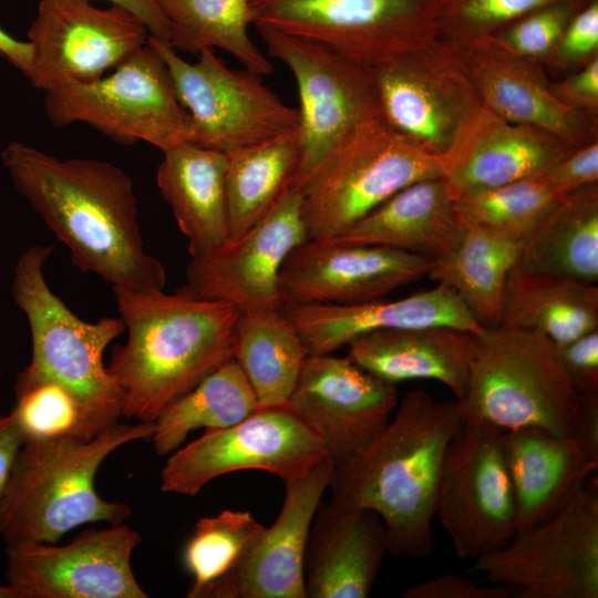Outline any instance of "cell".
<instances>
[{
    "label": "cell",
    "instance_id": "cell-24",
    "mask_svg": "<svg viewBox=\"0 0 598 598\" xmlns=\"http://www.w3.org/2000/svg\"><path fill=\"white\" fill-rule=\"evenodd\" d=\"M282 311L309 355L332 353L375 330L445 326L476 333L483 328L458 296L440 283L395 300L287 306Z\"/></svg>",
    "mask_w": 598,
    "mask_h": 598
},
{
    "label": "cell",
    "instance_id": "cell-30",
    "mask_svg": "<svg viewBox=\"0 0 598 598\" xmlns=\"http://www.w3.org/2000/svg\"><path fill=\"white\" fill-rule=\"evenodd\" d=\"M499 326L537 330L556 344L598 330L597 283L516 262L505 281Z\"/></svg>",
    "mask_w": 598,
    "mask_h": 598
},
{
    "label": "cell",
    "instance_id": "cell-19",
    "mask_svg": "<svg viewBox=\"0 0 598 598\" xmlns=\"http://www.w3.org/2000/svg\"><path fill=\"white\" fill-rule=\"evenodd\" d=\"M399 401L394 384L327 353L306 358L289 403L337 465L378 439Z\"/></svg>",
    "mask_w": 598,
    "mask_h": 598
},
{
    "label": "cell",
    "instance_id": "cell-40",
    "mask_svg": "<svg viewBox=\"0 0 598 598\" xmlns=\"http://www.w3.org/2000/svg\"><path fill=\"white\" fill-rule=\"evenodd\" d=\"M557 0H440L439 38L453 43L495 34L526 13Z\"/></svg>",
    "mask_w": 598,
    "mask_h": 598
},
{
    "label": "cell",
    "instance_id": "cell-48",
    "mask_svg": "<svg viewBox=\"0 0 598 598\" xmlns=\"http://www.w3.org/2000/svg\"><path fill=\"white\" fill-rule=\"evenodd\" d=\"M24 436L11 414H0V503Z\"/></svg>",
    "mask_w": 598,
    "mask_h": 598
},
{
    "label": "cell",
    "instance_id": "cell-1",
    "mask_svg": "<svg viewBox=\"0 0 598 598\" xmlns=\"http://www.w3.org/2000/svg\"><path fill=\"white\" fill-rule=\"evenodd\" d=\"M9 177L74 266L113 288L164 289L163 264L144 248L131 177L95 158L62 159L21 142L1 153Z\"/></svg>",
    "mask_w": 598,
    "mask_h": 598
},
{
    "label": "cell",
    "instance_id": "cell-2",
    "mask_svg": "<svg viewBox=\"0 0 598 598\" xmlns=\"http://www.w3.org/2000/svg\"><path fill=\"white\" fill-rule=\"evenodd\" d=\"M464 420L456 399L406 393L377 440L333 465L329 501L375 512L388 530L389 553L429 556L444 455Z\"/></svg>",
    "mask_w": 598,
    "mask_h": 598
},
{
    "label": "cell",
    "instance_id": "cell-6",
    "mask_svg": "<svg viewBox=\"0 0 598 598\" xmlns=\"http://www.w3.org/2000/svg\"><path fill=\"white\" fill-rule=\"evenodd\" d=\"M53 246L34 245L18 258L11 295L24 313L31 334L30 363L19 373L55 380L72 390L109 424L123 415L124 392L104 365L107 346L125 331L122 319L86 322L49 287L44 265Z\"/></svg>",
    "mask_w": 598,
    "mask_h": 598
},
{
    "label": "cell",
    "instance_id": "cell-32",
    "mask_svg": "<svg viewBox=\"0 0 598 598\" xmlns=\"http://www.w3.org/2000/svg\"><path fill=\"white\" fill-rule=\"evenodd\" d=\"M517 264L598 281V184L561 197L520 241Z\"/></svg>",
    "mask_w": 598,
    "mask_h": 598
},
{
    "label": "cell",
    "instance_id": "cell-29",
    "mask_svg": "<svg viewBox=\"0 0 598 598\" xmlns=\"http://www.w3.org/2000/svg\"><path fill=\"white\" fill-rule=\"evenodd\" d=\"M460 215L441 176L402 188L346 233L329 238L377 245L434 259L454 240Z\"/></svg>",
    "mask_w": 598,
    "mask_h": 598
},
{
    "label": "cell",
    "instance_id": "cell-45",
    "mask_svg": "<svg viewBox=\"0 0 598 598\" xmlns=\"http://www.w3.org/2000/svg\"><path fill=\"white\" fill-rule=\"evenodd\" d=\"M550 87L565 106L598 123V56L564 79L550 82Z\"/></svg>",
    "mask_w": 598,
    "mask_h": 598
},
{
    "label": "cell",
    "instance_id": "cell-23",
    "mask_svg": "<svg viewBox=\"0 0 598 598\" xmlns=\"http://www.w3.org/2000/svg\"><path fill=\"white\" fill-rule=\"evenodd\" d=\"M386 553L388 530L375 512L321 501L303 555L306 597H368Z\"/></svg>",
    "mask_w": 598,
    "mask_h": 598
},
{
    "label": "cell",
    "instance_id": "cell-26",
    "mask_svg": "<svg viewBox=\"0 0 598 598\" xmlns=\"http://www.w3.org/2000/svg\"><path fill=\"white\" fill-rule=\"evenodd\" d=\"M333 463L326 457L285 482L282 507L260 539L239 579L237 598H307L303 555L309 528L329 487Z\"/></svg>",
    "mask_w": 598,
    "mask_h": 598
},
{
    "label": "cell",
    "instance_id": "cell-33",
    "mask_svg": "<svg viewBox=\"0 0 598 598\" xmlns=\"http://www.w3.org/2000/svg\"><path fill=\"white\" fill-rule=\"evenodd\" d=\"M308 355L282 309L239 313L234 359L260 406L289 403Z\"/></svg>",
    "mask_w": 598,
    "mask_h": 598
},
{
    "label": "cell",
    "instance_id": "cell-8",
    "mask_svg": "<svg viewBox=\"0 0 598 598\" xmlns=\"http://www.w3.org/2000/svg\"><path fill=\"white\" fill-rule=\"evenodd\" d=\"M441 159L377 118L360 126L299 189L308 239L338 237L408 185L441 176Z\"/></svg>",
    "mask_w": 598,
    "mask_h": 598
},
{
    "label": "cell",
    "instance_id": "cell-5",
    "mask_svg": "<svg viewBox=\"0 0 598 598\" xmlns=\"http://www.w3.org/2000/svg\"><path fill=\"white\" fill-rule=\"evenodd\" d=\"M580 395L547 336L497 326L473 333L464 417L503 431L536 426L570 435Z\"/></svg>",
    "mask_w": 598,
    "mask_h": 598
},
{
    "label": "cell",
    "instance_id": "cell-49",
    "mask_svg": "<svg viewBox=\"0 0 598 598\" xmlns=\"http://www.w3.org/2000/svg\"><path fill=\"white\" fill-rule=\"evenodd\" d=\"M122 7L137 17L146 27L150 35L168 42L169 28L155 0H106Z\"/></svg>",
    "mask_w": 598,
    "mask_h": 598
},
{
    "label": "cell",
    "instance_id": "cell-35",
    "mask_svg": "<svg viewBox=\"0 0 598 598\" xmlns=\"http://www.w3.org/2000/svg\"><path fill=\"white\" fill-rule=\"evenodd\" d=\"M225 154L227 240H234L292 187L299 155L298 130Z\"/></svg>",
    "mask_w": 598,
    "mask_h": 598
},
{
    "label": "cell",
    "instance_id": "cell-44",
    "mask_svg": "<svg viewBox=\"0 0 598 598\" xmlns=\"http://www.w3.org/2000/svg\"><path fill=\"white\" fill-rule=\"evenodd\" d=\"M543 177L565 194L598 184V140L571 148Z\"/></svg>",
    "mask_w": 598,
    "mask_h": 598
},
{
    "label": "cell",
    "instance_id": "cell-18",
    "mask_svg": "<svg viewBox=\"0 0 598 598\" xmlns=\"http://www.w3.org/2000/svg\"><path fill=\"white\" fill-rule=\"evenodd\" d=\"M140 542L120 523L86 529L64 546L6 545V578L20 598H147L131 567Z\"/></svg>",
    "mask_w": 598,
    "mask_h": 598
},
{
    "label": "cell",
    "instance_id": "cell-37",
    "mask_svg": "<svg viewBox=\"0 0 598 598\" xmlns=\"http://www.w3.org/2000/svg\"><path fill=\"white\" fill-rule=\"evenodd\" d=\"M169 28L176 51L198 54L220 49L259 76L274 66L249 35L251 0H155Z\"/></svg>",
    "mask_w": 598,
    "mask_h": 598
},
{
    "label": "cell",
    "instance_id": "cell-34",
    "mask_svg": "<svg viewBox=\"0 0 598 598\" xmlns=\"http://www.w3.org/2000/svg\"><path fill=\"white\" fill-rule=\"evenodd\" d=\"M265 529L248 511L224 509L196 524L184 554L188 598H237L239 579Z\"/></svg>",
    "mask_w": 598,
    "mask_h": 598
},
{
    "label": "cell",
    "instance_id": "cell-27",
    "mask_svg": "<svg viewBox=\"0 0 598 598\" xmlns=\"http://www.w3.org/2000/svg\"><path fill=\"white\" fill-rule=\"evenodd\" d=\"M473 333L445 326L384 329L363 333L348 344V358L395 385L434 380L462 402L466 394Z\"/></svg>",
    "mask_w": 598,
    "mask_h": 598
},
{
    "label": "cell",
    "instance_id": "cell-16",
    "mask_svg": "<svg viewBox=\"0 0 598 598\" xmlns=\"http://www.w3.org/2000/svg\"><path fill=\"white\" fill-rule=\"evenodd\" d=\"M31 63L25 76L49 92L94 81L147 43L148 31L126 9L90 0H41L28 30Z\"/></svg>",
    "mask_w": 598,
    "mask_h": 598
},
{
    "label": "cell",
    "instance_id": "cell-42",
    "mask_svg": "<svg viewBox=\"0 0 598 598\" xmlns=\"http://www.w3.org/2000/svg\"><path fill=\"white\" fill-rule=\"evenodd\" d=\"M598 56V0H588L568 22L544 64L576 70Z\"/></svg>",
    "mask_w": 598,
    "mask_h": 598
},
{
    "label": "cell",
    "instance_id": "cell-22",
    "mask_svg": "<svg viewBox=\"0 0 598 598\" xmlns=\"http://www.w3.org/2000/svg\"><path fill=\"white\" fill-rule=\"evenodd\" d=\"M455 44L482 106L575 146L598 140V123L554 95L542 63L508 51L492 35Z\"/></svg>",
    "mask_w": 598,
    "mask_h": 598
},
{
    "label": "cell",
    "instance_id": "cell-36",
    "mask_svg": "<svg viewBox=\"0 0 598 598\" xmlns=\"http://www.w3.org/2000/svg\"><path fill=\"white\" fill-rule=\"evenodd\" d=\"M259 408L249 382L233 358L159 413L151 437L154 450L161 456L172 454L190 432L202 427L205 431L227 429Z\"/></svg>",
    "mask_w": 598,
    "mask_h": 598
},
{
    "label": "cell",
    "instance_id": "cell-41",
    "mask_svg": "<svg viewBox=\"0 0 598 598\" xmlns=\"http://www.w3.org/2000/svg\"><path fill=\"white\" fill-rule=\"evenodd\" d=\"M588 0H557L498 30L494 37L508 51L544 65L568 22Z\"/></svg>",
    "mask_w": 598,
    "mask_h": 598
},
{
    "label": "cell",
    "instance_id": "cell-20",
    "mask_svg": "<svg viewBox=\"0 0 598 598\" xmlns=\"http://www.w3.org/2000/svg\"><path fill=\"white\" fill-rule=\"evenodd\" d=\"M431 259L404 250L307 239L279 275L282 307L353 305L383 298L427 275Z\"/></svg>",
    "mask_w": 598,
    "mask_h": 598
},
{
    "label": "cell",
    "instance_id": "cell-46",
    "mask_svg": "<svg viewBox=\"0 0 598 598\" xmlns=\"http://www.w3.org/2000/svg\"><path fill=\"white\" fill-rule=\"evenodd\" d=\"M404 598H509L507 588L489 584L481 586L471 579L443 574L410 586L402 595Z\"/></svg>",
    "mask_w": 598,
    "mask_h": 598
},
{
    "label": "cell",
    "instance_id": "cell-17",
    "mask_svg": "<svg viewBox=\"0 0 598 598\" xmlns=\"http://www.w3.org/2000/svg\"><path fill=\"white\" fill-rule=\"evenodd\" d=\"M307 239L301 193L291 187L241 236L192 258L179 290L226 301L240 312L282 309L281 267Z\"/></svg>",
    "mask_w": 598,
    "mask_h": 598
},
{
    "label": "cell",
    "instance_id": "cell-15",
    "mask_svg": "<svg viewBox=\"0 0 598 598\" xmlns=\"http://www.w3.org/2000/svg\"><path fill=\"white\" fill-rule=\"evenodd\" d=\"M371 71L385 123L432 156L446 152L481 105L457 45L440 38Z\"/></svg>",
    "mask_w": 598,
    "mask_h": 598
},
{
    "label": "cell",
    "instance_id": "cell-47",
    "mask_svg": "<svg viewBox=\"0 0 598 598\" xmlns=\"http://www.w3.org/2000/svg\"><path fill=\"white\" fill-rule=\"evenodd\" d=\"M579 395L577 419L570 436L588 457L598 462V392Z\"/></svg>",
    "mask_w": 598,
    "mask_h": 598
},
{
    "label": "cell",
    "instance_id": "cell-13",
    "mask_svg": "<svg viewBox=\"0 0 598 598\" xmlns=\"http://www.w3.org/2000/svg\"><path fill=\"white\" fill-rule=\"evenodd\" d=\"M504 434L486 421L465 417L446 448L435 515L460 558L473 560L516 534Z\"/></svg>",
    "mask_w": 598,
    "mask_h": 598
},
{
    "label": "cell",
    "instance_id": "cell-3",
    "mask_svg": "<svg viewBox=\"0 0 598 598\" xmlns=\"http://www.w3.org/2000/svg\"><path fill=\"white\" fill-rule=\"evenodd\" d=\"M127 330L107 369L124 392L123 416L154 422L159 413L235 355L240 311L182 290L113 288Z\"/></svg>",
    "mask_w": 598,
    "mask_h": 598
},
{
    "label": "cell",
    "instance_id": "cell-25",
    "mask_svg": "<svg viewBox=\"0 0 598 598\" xmlns=\"http://www.w3.org/2000/svg\"><path fill=\"white\" fill-rule=\"evenodd\" d=\"M504 447L513 487L516 533L542 524L565 508L598 470L570 435L526 426L505 431Z\"/></svg>",
    "mask_w": 598,
    "mask_h": 598
},
{
    "label": "cell",
    "instance_id": "cell-10",
    "mask_svg": "<svg viewBox=\"0 0 598 598\" xmlns=\"http://www.w3.org/2000/svg\"><path fill=\"white\" fill-rule=\"evenodd\" d=\"M467 570L507 588L513 598H597V476L555 516L474 558Z\"/></svg>",
    "mask_w": 598,
    "mask_h": 598
},
{
    "label": "cell",
    "instance_id": "cell-11",
    "mask_svg": "<svg viewBox=\"0 0 598 598\" xmlns=\"http://www.w3.org/2000/svg\"><path fill=\"white\" fill-rule=\"evenodd\" d=\"M252 24L321 42L367 68L439 38L440 0H251Z\"/></svg>",
    "mask_w": 598,
    "mask_h": 598
},
{
    "label": "cell",
    "instance_id": "cell-28",
    "mask_svg": "<svg viewBox=\"0 0 598 598\" xmlns=\"http://www.w3.org/2000/svg\"><path fill=\"white\" fill-rule=\"evenodd\" d=\"M157 167V187L187 238L190 258L228 239L224 152L186 143L165 153Z\"/></svg>",
    "mask_w": 598,
    "mask_h": 598
},
{
    "label": "cell",
    "instance_id": "cell-21",
    "mask_svg": "<svg viewBox=\"0 0 598 598\" xmlns=\"http://www.w3.org/2000/svg\"><path fill=\"white\" fill-rule=\"evenodd\" d=\"M575 145L543 130L517 124L480 105L440 157L452 198L543 176Z\"/></svg>",
    "mask_w": 598,
    "mask_h": 598
},
{
    "label": "cell",
    "instance_id": "cell-12",
    "mask_svg": "<svg viewBox=\"0 0 598 598\" xmlns=\"http://www.w3.org/2000/svg\"><path fill=\"white\" fill-rule=\"evenodd\" d=\"M147 42L169 72L193 121L196 144L229 153L298 130V110L283 103L259 75L229 69L213 49L200 51L190 63L165 40L148 35Z\"/></svg>",
    "mask_w": 598,
    "mask_h": 598
},
{
    "label": "cell",
    "instance_id": "cell-7",
    "mask_svg": "<svg viewBox=\"0 0 598 598\" xmlns=\"http://www.w3.org/2000/svg\"><path fill=\"white\" fill-rule=\"evenodd\" d=\"M43 107L53 127L85 123L124 145L145 142L165 153L195 143L193 121L148 42L109 74L45 92Z\"/></svg>",
    "mask_w": 598,
    "mask_h": 598
},
{
    "label": "cell",
    "instance_id": "cell-38",
    "mask_svg": "<svg viewBox=\"0 0 598 598\" xmlns=\"http://www.w3.org/2000/svg\"><path fill=\"white\" fill-rule=\"evenodd\" d=\"M13 388L16 403L10 414L24 440L87 442L111 426L72 390L50 378L18 373Z\"/></svg>",
    "mask_w": 598,
    "mask_h": 598
},
{
    "label": "cell",
    "instance_id": "cell-14",
    "mask_svg": "<svg viewBox=\"0 0 598 598\" xmlns=\"http://www.w3.org/2000/svg\"><path fill=\"white\" fill-rule=\"evenodd\" d=\"M326 457L322 441L290 403L260 406L241 422L205 431L174 451L163 467L161 489L196 496L214 478L245 470L265 471L286 482Z\"/></svg>",
    "mask_w": 598,
    "mask_h": 598
},
{
    "label": "cell",
    "instance_id": "cell-9",
    "mask_svg": "<svg viewBox=\"0 0 598 598\" xmlns=\"http://www.w3.org/2000/svg\"><path fill=\"white\" fill-rule=\"evenodd\" d=\"M256 28L267 54L291 71L298 87L299 155L292 188L299 190L360 126L382 117L372 71L321 42Z\"/></svg>",
    "mask_w": 598,
    "mask_h": 598
},
{
    "label": "cell",
    "instance_id": "cell-51",
    "mask_svg": "<svg viewBox=\"0 0 598 598\" xmlns=\"http://www.w3.org/2000/svg\"><path fill=\"white\" fill-rule=\"evenodd\" d=\"M0 598H20L19 592L9 585H0Z\"/></svg>",
    "mask_w": 598,
    "mask_h": 598
},
{
    "label": "cell",
    "instance_id": "cell-39",
    "mask_svg": "<svg viewBox=\"0 0 598 598\" xmlns=\"http://www.w3.org/2000/svg\"><path fill=\"white\" fill-rule=\"evenodd\" d=\"M565 195L539 176L484 189L454 203L458 215L468 223L520 243Z\"/></svg>",
    "mask_w": 598,
    "mask_h": 598
},
{
    "label": "cell",
    "instance_id": "cell-4",
    "mask_svg": "<svg viewBox=\"0 0 598 598\" xmlns=\"http://www.w3.org/2000/svg\"><path fill=\"white\" fill-rule=\"evenodd\" d=\"M153 432L154 422H117L87 442L25 440L0 503L1 539L6 545L54 544L83 524L124 522L130 505L103 499L95 476L116 448L150 439Z\"/></svg>",
    "mask_w": 598,
    "mask_h": 598
},
{
    "label": "cell",
    "instance_id": "cell-31",
    "mask_svg": "<svg viewBox=\"0 0 598 598\" xmlns=\"http://www.w3.org/2000/svg\"><path fill=\"white\" fill-rule=\"evenodd\" d=\"M520 243L484 230L460 216L454 240L431 260L430 279L452 289L484 328L499 326L507 275Z\"/></svg>",
    "mask_w": 598,
    "mask_h": 598
},
{
    "label": "cell",
    "instance_id": "cell-43",
    "mask_svg": "<svg viewBox=\"0 0 598 598\" xmlns=\"http://www.w3.org/2000/svg\"><path fill=\"white\" fill-rule=\"evenodd\" d=\"M556 344V343H555ZM557 358L579 394L598 392V330L556 344Z\"/></svg>",
    "mask_w": 598,
    "mask_h": 598
},
{
    "label": "cell",
    "instance_id": "cell-50",
    "mask_svg": "<svg viewBox=\"0 0 598 598\" xmlns=\"http://www.w3.org/2000/svg\"><path fill=\"white\" fill-rule=\"evenodd\" d=\"M0 55L7 59L13 66L24 75L28 73L31 63V48L28 41H19L8 34L0 27Z\"/></svg>",
    "mask_w": 598,
    "mask_h": 598
}]
</instances>
